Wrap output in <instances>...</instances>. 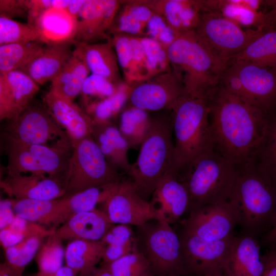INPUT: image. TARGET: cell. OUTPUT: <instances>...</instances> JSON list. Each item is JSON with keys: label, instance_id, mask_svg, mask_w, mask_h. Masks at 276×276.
I'll use <instances>...</instances> for the list:
<instances>
[{"label": "cell", "instance_id": "1", "mask_svg": "<svg viewBox=\"0 0 276 276\" xmlns=\"http://www.w3.org/2000/svg\"><path fill=\"white\" fill-rule=\"evenodd\" d=\"M206 99L213 149L237 168L255 160L266 135L268 111L239 99L219 85Z\"/></svg>", "mask_w": 276, "mask_h": 276}, {"label": "cell", "instance_id": "2", "mask_svg": "<svg viewBox=\"0 0 276 276\" xmlns=\"http://www.w3.org/2000/svg\"><path fill=\"white\" fill-rule=\"evenodd\" d=\"M172 70L181 78L186 94L206 98L217 87L227 66L218 59L195 31L180 34L167 48Z\"/></svg>", "mask_w": 276, "mask_h": 276}, {"label": "cell", "instance_id": "3", "mask_svg": "<svg viewBox=\"0 0 276 276\" xmlns=\"http://www.w3.org/2000/svg\"><path fill=\"white\" fill-rule=\"evenodd\" d=\"M174 149L171 171L179 175L197 157L213 148L206 98L182 96L172 109Z\"/></svg>", "mask_w": 276, "mask_h": 276}, {"label": "cell", "instance_id": "4", "mask_svg": "<svg viewBox=\"0 0 276 276\" xmlns=\"http://www.w3.org/2000/svg\"><path fill=\"white\" fill-rule=\"evenodd\" d=\"M237 168L228 201L246 234L254 236L276 215V186L256 160Z\"/></svg>", "mask_w": 276, "mask_h": 276}, {"label": "cell", "instance_id": "5", "mask_svg": "<svg viewBox=\"0 0 276 276\" xmlns=\"http://www.w3.org/2000/svg\"><path fill=\"white\" fill-rule=\"evenodd\" d=\"M237 167L210 149L197 157L178 175L188 191L191 210L228 201L236 180Z\"/></svg>", "mask_w": 276, "mask_h": 276}, {"label": "cell", "instance_id": "6", "mask_svg": "<svg viewBox=\"0 0 276 276\" xmlns=\"http://www.w3.org/2000/svg\"><path fill=\"white\" fill-rule=\"evenodd\" d=\"M140 148L136 160L127 174L137 193L148 200L159 180L171 171L174 149L171 117L152 118L150 130Z\"/></svg>", "mask_w": 276, "mask_h": 276}, {"label": "cell", "instance_id": "7", "mask_svg": "<svg viewBox=\"0 0 276 276\" xmlns=\"http://www.w3.org/2000/svg\"><path fill=\"white\" fill-rule=\"evenodd\" d=\"M8 174H43L63 181L65 186L73 146L70 138L52 146L24 143L4 137Z\"/></svg>", "mask_w": 276, "mask_h": 276}, {"label": "cell", "instance_id": "8", "mask_svg": "<svg viewBox=\"0 0 276 276\" xmlns=\"http://www.w3.org/2000/svg\"><path fill=\"white\" fill-rule=\"evenodd\" d=\"M136 248L155 276L186 274L180 237L167 222L157 219L135 226Z\"/></svg>", "mask_w": 276, "mask_h": 276}, {"label": "cell", "instance_id": "9", "mask_svg": "<svg viewBox=\"0 0 276 276\" xmlns=\"http://www.w3.org/2000/svg\"><path fill=\"white\" fill-rule=\"evenodd\" d=\"M72 143L64 196L122 180L120 173L108 162L92 135Z\"/></svg>", "mask_w": 276, "mask_h": 276}, {"label": "cell", "instance_id": "10", "mask_svg": "<svg viewBox=\"0 0 276 276\" xmlns=\"http://www.w3.org/2000/svg\"><path fill=\"white\" fill-rule=\"evenodd\" d=\"M265 30H243L238 22L218 11H204L194 30L212 53L226 65Z\"/></svg>", "mask_w": 276, "mask_h": 276}, {"label": "cell", "instance_id": "11", "mask_svg": "<svg viewBox=\"0 0 276 276\" xmlns=\"http://www.w3.org/2000/svg\"><path fill=\"white\" fill-rule=\"evenodd\" d=\"M100 203L103 206L101 210L114 224L137 226L158 220L149 201L137 193L130 180H122L104 187Z\"/></svg>", "mask_w": 276, "mask_h": 276}, {"label": "cell", "instance_id": "12", "mask_svg": "<svg viewBox=\"0 0 276 276\" xmlns=\"http://www.w3.org/2000/svg\"><path fill=\"white\" fill-rule=\"evenodd\" d=\"M4 137L31 144L47 145L50 141L70 138L43 104L32 103L8 121Z\"/></svg>", "mask_w": 276, "mask_h": 276}, {"label": "cell", "instance_id": "13", "mask_svg": "<svg viewBox=\"0 0 276 276\" xmlns=\"http://www.w3.org/2000/svg\"><path fill=\"white\" fill-rule=\"evenodd\" d=\"M235 237L210 241L183 232L179 237L186 274L199 276L223 272Z\"/></svg>", "mask_w": 276, "mask_h": 276}, {"label": "cell", "instance_id": "14", "mask_svg": "<svg viewBox=\"0 0 276 276\" xmlns=\"http://www.w3.org/2000/svg\"><path fill=\"white\" fill-rule=\"evenodd\" d=\"M185 95L181 78L171 70L131 86L128 100L131 106L147 111L171 110Z\"/></svg>", "mask_w": 276, "mask_h": 276}, {"label": "cell", "instance_id": "15", "mask_svg": "<svg viewBox=\"0 0 276 276\" xmlns=\"http://www.w3.org/2000/svg\"><path fill=\"white\" fill-rule=\"evenodd\" d=\"M240 224L237 211L229 201L204 205L189 212L184 232L203 239L217 241L233 235Z\"/></svg>", "mask_w": 276, "mask_h": 276}, {"label": "cell", "instance_id": "16", "mask_svg": "<svg viewBox=\"0 0 276 276\" xmlns=\"http://www.w3.org/2000/svg\"><path fill=\"white\" fill-rule=\"evenodd\" d=\"M243 85L246 101L265 111L276 106V68L232 62Z\"/></svg>", "mask_w": 276, "mask_h": 276}, {"label": "cell", "instance_id": "17", "mask_svg": "<svg viewBox=\"0 0 276 276\" xmlns=\"http://www.w3.org/2000/svg\"><path fill=\"white\" fill-rule=\"evenodd\" d=\"M157 219L170 224L176 222L190 208V198L180 177L171 171L157 184L149 200Z\"/></svg>", "mask_w": 276, "mask_h": 276}, {"label": "cell", "instance_id": "18", "mask_svg": "<svg viewBox=\"0 0 276 276\" xmlns=\"http://www.w3.org/2000/svg\"><path fill=\"white\" fill-rule=\"evenodd\" d=\"M122 2L85 0L78 16L73 41L92 43L102 38L109 39L108 30Z\"/></svg>", "mask_w": 276, "mask_h": 276}, {"label": "cell", "instance_id": "19", "mask_svg": "<svg viewBox=\"0 0 276 276\" xmlns=\"http://www.w3.org/2000/svg\"><path fill=\"white\" fill-rule=\"evenodd\" d=\"M39 85L20 70L0 74V120H11L32 102Z\"/></svg>", "mask_w": 276, "mask_h": 276}, {"label": "cell", "instance_id": "20", "mask_svg": "<svg viewBox=\"0 0 276 276\" xmlns=\"http://www.w3.org/2000/svg\"><path fill=\"white\" fill-rule=\"evenodd\" d=\"M1 188L16 199L52 200L65 195L63 181L43 174L9 175L1 180Z\"/></svg>", "mask_w": 276, "mask_h": 276}, {"label": "cell", "instance_id": "21", "mask_svg": "<svg viewBox=\"0 0 276 276\" xmlns=\"http://www.w3.org/2000/svg\"><path fill=\"white\" fill-rule=\"evenodd\" d=\"M43 104L72 141L92 135L93 119L73 101L49 90L44 96Z\"/></svg>", "mask_w": 276, "mask_h": 276}, {"label": "cell", "instance_id": "22", "mask_svg": "<svg viewBox=\"0 0 276 276\" xmlns=\"http://www.w3.org/2000/svg\"><path fill=\"white\" fill-rule=\"evenodd\" d=\"M145 2L178 34L194 31L204 11L202 1L145 0Z\"/></svg>", "mask_w": 276, "mask_h": 276}, {"label": "cell", "instance_id": "23", "mask_svg": "<svg viewBox=\"0 0 276 276\" xmlns=\"http://www.w3.org/2000/svg\"><path fill=\"white\" fill-rule=\"evenodd\" d=\"M114 224L103 211L96 208L73 215L54 234L62 240L99 241Z\"/></svg>", "mask_w": 276, "mask_h": 276}, {"label": "cell", "instance_id": "24", "mask_svg": "<svg viewBox=\"0 0 276 276\" xmlns=\"http://www.w3.org/2000/svg\"><path fill=\"white\" fill-rule=\"evenodd\" d=\"M73 41L47 44L21 71L39 85L51 82L72 56Z\"/></svg>", "mask_w": 276, "mask_h": 276}, {"label": "cell", "instance_id": "25", "mask_svg": "<svg viewBox=\"0 0 276 276\" xmlns=\"http://www.w3.org/2000/svg\"><path fill=\"white\" fill-rule=\"evenodd\" d=\"M263 269L259 244L255 237L235 236L223 273L226 276H261Z\"/></svg>", "mask_w": 276, "mask_h": 276}, {"label": "cell", "instance_id": "26", "mask_svg": "<svg viewBox=\"0 0 276 276\" xmlns=\"http://www.w3.org/2000/svg\"><path fill=\"white\" fill-rule=\"evenodd\" d=\"M73 42L91 74L102 76L117 85L123 82L110 38L103 43Z\"/></svg>", "mask_w": 276, "mask_h": 276}, {"label": "cell", "instance_id": "27", "mask_svg": "<svg viewBox=\"0 0 276 276\" xmlns=\"http://www.w3.org/2000/svg\"><path fill=\"white\" fill-rule=\"evenodd\" d=\"M92 136L108 162L127 174L131 165L128 158L130 147L119 129L108 121L94 120Z\"/></svg>", "mask_w": 276, "mask_h": 276}, {"label": "cell", "instance_id": "28", "mask_svg": "<svg viewBox=\"0 0 276 276\" xmlns=\"http://www.w3.org/2000/svg\"><path fill=\"white\" fill-rule=\"evenodd\" d=\"M77 20L64 9L51 8L43 12L34 26L40 34V41L53 44L74 40Z\"/></svg>", "mask_w": 276, "mask_h": 276}, {"label": "cell", "instance_id": "29", "mask_svg": "<svg viewBox=\"0 0 276 276\" xmlns=\"http://www.w3.org/2000/svg\"><path fill=\"white\" fill-rule=\"evenodd\" d=\"M154 13L145 1H123L108 34L144 37L147 25Z\"/></svg>", "mask_w": 276, "mask_h": 276}, {"label": "cell", "instance_id": "30", "mask_svg": "<svg viewBox=\"0 0 276 276\" xmlns=\"http://www.w3.org/2000/svg\"><path fill=\"white\" fill-rule=\"evenodd\" d=\"M89 72L85 62L74 47L72 56L51 82L49 90L74 101L80 94L83 84Z\"/></svg>", "mask_w": 276, "mask_h": 276}, {"label": "cell", "instance_id": "31", "mask_svg": "<svg viewBox=\"0 0 276 276\" xmlns=\"http://www.w3.org/2000/svg\"><path fill=\"white\" fill-rule=\"evenodd\" d=\"M105 247L102 240H71L65 249L66 265L78 273L97 267L102 261Z\"/></svg>", "mask_w": 276, "mask_h": 276}, {"label": "cell", "instance_id": "32", "mask_svg": "<svg viewBox=\"0 0 276 276\" xmlns=\"http://www.w3.org/2000/svg\"><path fill=\"white\" fill-rule=\"evenodd\" d=\"M237 61L276 68V29L264 30L243 51L233 57L228 64Z\"/></svg>", "mask_w": 276, "mask_h": 276}, {"label": "cell", "instance_id": "33", "mask_svg": "<svg viewBox=\"0 0 276 276\" xmlns=\"http://www.w3.org/2000/svg\"><path fill=\"white\" fill-rule=\"evenodd\" d=\"M101 240L106 247L101 265H108L136 250L134 231L129 225L114 224Z\"/></svg>", "mask_w": 276, "mask_h": 276}, {"label": "cell", "instance_id": "34", "mask_svg": "<svg viewBox=\"0 0 276 276\" xmlns=\"http://www.w3.org/2000/svg\"><path fill=\"white\" fill-rule=\"evenodd\" d=\"M103 188L94 187L59 198L54 227L64 223L73 215L93 210L102 200Z\"/></svg>", "mask_w": 276, "mask_h": 276}, {"label": "cell", "instance_id": "35", "mask_svg": "<svg viewBox=\"0 0 276 276\" xmlns=\"http://www.w3.org/2000/svg\"><path fill=\"white\" fill-rule=\"evenodd\" d=\"M59 198L52 200L11 199L16 216L43 225L51 224L54 226Z\"/></svg>", "mask_w": 276, "mask_h": 276}, {"label": "cell", "instance_id": "36", "mask_svg": "<svg viewBox=\"0 0 276 276\" xmlns=\"http://www.w3.org/2000/svg\"><path fill=\"white\" fill-rule=\"evenodd\" d=\"M152 119L147 111L133 106L122 112L119 129L130 148L141 146L150 130Z\"/></svg>", "mask_w": 276, "mask_h": 276}, {"label": "cell", "instance_id": "37", "mask_svg": "<svg viewBox=\"0 0 276 276\" xmlns=\"http://www.w3.org/2000/svg\"><path fill=\"white\" fill-rule=\"evenodd\" d=\"M39 41L0 45V74L20 70L43 49Z\"/></svg>", "mask_w": 276, "mask_h": 276}, {"label": "cell", "instance_id": "38", "mask_svg": "<svg viewBox=\"0 0 276 276\" xmlns=\"http://www.w3.org/2000/svg\"><path fill=\"white\" fill-rule=\"evenodd\" d=\"M47 237L35 236L4 249L5 263L12 276H22L26 266L37 254L42 241Z\"/></svg>", "mask_w": 276, "mask_h": 276}, {"label": "cell", "instance_id": "39", "mask_svg": "<svg viewBox=\"0 0 276 276\" xmlns=\"http://www.w3.org/2000/svg\"><path fill=\"white\" fill-rule=\"evenodd\" d=\"M65 250L62 240L54 233L45 238L38 250L36 261L38 268L37 276H54L63 266Z\"/></svg>", "mask_w": 276, "mask_h": 276}, {"label": "cell", "instance_id": "40", "mask_svg": "<svg viewBox=\"0 0 276 276\" xmlns=\"http://www.w3.org/2000/svg\"><path fill=\"white\" fill-rule=\"evenodd\" d=\"M55 229H47L43 225L16 216L9 225L0 230L1 245L4 249L32 236L48 237Z\"/></svg>", "mask_w": 276, "mask_h": 276}, {"label": "cell", "instance_id": "41", "mask_svg": "<svg viewBox=\"0 0 276 276\" xmlns=\"http://www.w3.org/2000/svg\"><path fill=\"white\" fill-rule=\"evenodd\" d=\"M256 160L276 186V106L268 111L267 131Z\"/></svg>", "mask_w": 276, "mask_h": 276}, {"label": "cell", "instance_id": "42", "mask_svg": "<svg viewBox=\"0 0 276 276\" xmlns=\"http://www.w3.org/2000/svg\"><path fill=\"white\" fill-rule=\"evenodd\" d=\"M131 86L125 82L120 83L116 93L101 100L93 102L84 109L89 116L96 121H108L117 114L128 100Z\"/></svg>", "mask_w": 276, "mask_h": 276}, {"label": "cell", "instance_id": "43", "mask_svg": "<svg viewBox=\"0 0 276 276\" xmlns=\"http://www.w3.org/2000/svg\"><path fill=\"white\" fill-rule=\"evenodd\" d=\"M122 71L124 82L130 86L144 81L134 61L130 47L129 36L116 34L110 37Z\"/></svg>", "mask_w": 276, "mask_h": 276}, {"label": "cell", "instance_id": "44", "mask_svg": "<svg viewBox=\"0 0 276 276\" xmlns=\"http://www.w3.org/2000/svg\"><path fill=\"white\" fill-rule=\"evenodd\" d=\"M35 41H40L35 26L0 16V45Z\"/></svg>", "mask_w": 276, "mask_h": 276}, {"label": "cell", "instance_id": "45", "mask_svg": "<svg viewBox=\"0 0 276 276\" xmlns=\"http://www.w3.org/2000/svg\"><path fill=\"white\" fill-rule=\"evenodd\" d=\"M101 266L106 268L114 276L154 275L148 260L137 250L108 265Z\"/></svg>", "mask_w": 276, "mask_h": 276}, {"label": "cell", "instance_id": "46", "mask_svg": "<svg viewBox=\"0 0 276 276\" xmlns=\"http://www.w3.org/2000/svg\"><path fill=\"white\" fill-rule=\"evenodd\" d=\"M139 37L145 52L151 77L171 71L167 48L152 38Z\"/></svg>", "mask_w": 276, "mask_h": 276}, {"label": "cell", "instance_id": "47", "mask_svg": "<svg viewBox=\"0 0 276 276\" xmlns=\"http://www.w3.org/2000/svg\"><path fill=\"white\" fill-rule=\"evenodd\" d=\"M119 85L102 76L93 74L89 75L85 80L80 93L85 106L92 98L101 100L113 95Z\"/></svg>", "mask_w": 276, "mask_h": 276}, {"label": "cell", "instance_id": "48", "mask_svg": "<svg viewBox=\"0 0 276 276\" xmlns=\"http://www.w3.org/2000/svg\"><path fill=\"white\" fill-rule=\"evenodd\" d=\"M162 16L154 13L149 19L144 37L152 38L168 48L179 35Z\"/></svg>", "mask_w": 276, "mask_h": 276}, {"label": "cell", "instance_id": "49", "mask_svg": "<svg viewBox=\"0 0 276 276\" xmlns=\"http://www.w3.org/2000/svg\"><path fill=\"white\" fill-rule=\"evenodd\" d=\"M70 1L69 0H28L27 22L34 26L38 18L45 11L51 8L65 9Z\"/></svg>", "mask_w": 276, "mask_h": 276}, {"label": "cell", "instance_id": "50", "mask_svg": "<svg viewBox=\"0 0 276 276\" xmlns=\"http://www.w3.org/2000/svg\"><path fill=\"white\" fill-rule=\"evenodd\" d=\"M28 11V0L0 1V16L11 19L16 17H27Z\"/></svg>", "mask_w": 276, "mask_h": 276}, {"label": "cell", "instance_id": "51", "mask_svg": "<svg viewBox=\"0 0 276 276\" xmlns=\"http://www.w3.org/2000/svg\"><path fill=\"white\" fill-rule=\"evenodd\" d=\"M15 217L11 199L1 200L0 201V230L9 225Z\"/></svg>", "mask_w": 276, "mask_h": 276}, {"label": "cell", "instance_id": "52", "mask_svg": "<svg viewBox=\"0 0 276 276\" xmlns=\"http://www.w3.org/2000/svg\"><path fill=\"white\" fill-rule=\"evenodd\" d=\"M262 258L264 269L261 276H276V248L272 247Z\"/></svg>", "mask_w": 276, "mask_h": 276}, {"label": "cell", "instance_id": "53", "mask_svg": "<svg viewBox=\"0 0 276 276\" xmlns=\"http://www.w3.org/2000/svg\"><path fill=\"white\" fill-rule=\"evenodd\" d=\"M264 2L270 9L266 13L267 20L266 30L276 29V0L264 1Z\"/></svg>", "mask_w": 276, "mask_h": 276}, {"label": "cell", "instance_id": "54", "mask_svg": "<svg viewBox=\"0 0 276 276\" xmlns=\"http://www.w3.org/2000/svg\"><path fill=\"white\" fill-rule=\"evenodd\" d=\"M85 2V0H70L66 10L74 19L78 20L79 15Z\"/></svg>", "mask_w": 276, "mask_h": 276}, {"label": "cell", "instance_id": "55", "mask_svg": "<svg viewBox=\"0 0 276 276\" xmlns=\"http://www.w3.org/2000/svg\"><path fill=\"white\" fill-rule=\"evenodd\" d=\"M77 276H114L104 266L95 267L91 269L81 272Z\"/></svg>", "mask_w": 276, "mask_h": 276}, {"label": "cell", "instance_id": "56", "mask_svg": "<svg viewBox=\"0 0 276 276\" xmlns=\"http://www.w3.org/2000/svg\"><path fill=\"white\" fill-rule=\"evenodd\" d=\"M272 226L266 236V241L271 244L276 243V215L272 221Z\"/></svg>", "mask_w": 276, "mask_h": 276}, {"label": "cell", "instance_id": "57", "mask_svg": "<svg viewBox=\"0 0 276 276\" xmlns=\"http://www.w3.org/2000/svg\"><path fill=\"white\" fill-rule=\"evenodd\" d=\"M78 274L73 269L65 265L61 267L54 276H77Z\"/></svg>", "mask_w": 276, "mask_h": 276}, {"label": "cell", "instance_id": "58", "mask_svg": "<svg viewBox=\"0 0 276 276\" xmlns=\"http://www.w3.org/2000/svg\"><path fill=\"white\" fill-rule=\"evenodd\" d=\"M0 276H12L8 267L4 262L0 265Z\"/></svg>", "mask_w": 276, "mask_h": 276}, {"label": "cell", "instance_id": "59", "mask_svg": "<svg viewBox=\"0 0 276 276\" xmlns=\"http://www.w3.org/2000/svg\"><path fill=\"white\" fill-rule=\"evenodd\" d=\"M199 276H226L223 272H216L205 274Z\"/></svg>", "mask_w": 276, "mask_h": 276}, {"label": "cell", "instance_id": "60", "mask_svg": "<svg viewBox=\"0 0 276 276\" xmlns=\"http://www.w3.org/2000/svg\"><path fill=\"white\" fill-rule=\"evenodd\" d=\"M152 276H155V275H152Z\"/></svg>", "mask_w": 276, "mask_h": 276}]
</instances>
